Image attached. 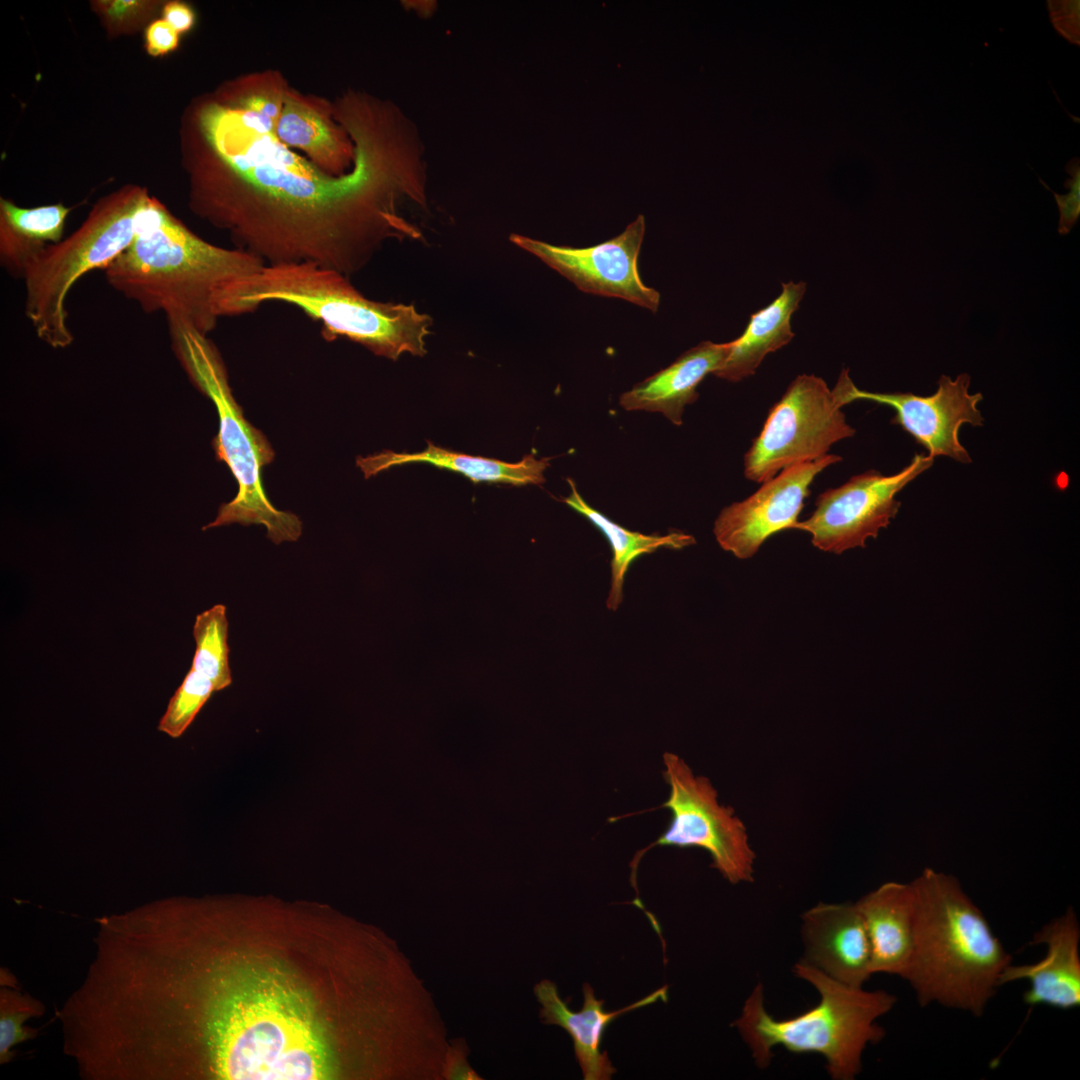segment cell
<instances>
[{
	"instance_id": "6da1fadb",
	"label": "cell",
	"mask_w": 1080,
	"mask_h": 1080,
	"mask_svg": "<svg viewBox=\"0 0 1080 1080\" xmlns=\"http://www.w3.org/2000/svg\"><path fill=\"white\" fill-rule=\"evenodd\" d=\"M200 123L221 168L196 176L194 207L265 264L313 262L348 276L402 233L397 200L415 198L418 173L390 127L351 122L353 168L336 176L229 106H207Z\"/></svg>"
},
{
	"instance_id": "7a4b0ae2",
	"label": "cell",
	"mask_w": 1080,
	"mask_h": 1080,
	"mask_svg": "<svg viewBox=\"0 0 1080 1080\" xmlns=\"http://www.w3.org/2000/svg\"><path fill=\"white\" fill-rule=\"evenodd\" d=\"M199 975L170 967L159 1002L193 997L188 1028L212 1078L326 1079L334 1058L311 997L277 967L245 966L220 957Z\"/></svg>"
},
{
	"instance_id": "3957f363",
	"label": "cell",
	"mask_w": 1080,
	"mask_h": 1080,
	"mask_svg": "<svg viewBox=\"0 0 1080 1080\" xmlns=\"http://www.w3.org/2000/svg\"><path fill=\"white\" fill-rule=\"evenodd\" d=\"M264 265L245 250L204 240L147 195L137 211L132 244L104 275L144 312L164 313L169 328L207 335L224 317L231 287Z\"/></svg>"
},
{
	"instance_id": "277c9868",
	"label": "cell",
	"mask_w": 1080,
	"mask_h": 1080,
	"mask_svg": "<svg viewBox=\"0 0 1080 1080\" xmlns=\"http://www.w3.org/2000/svg\"><path fill=\"white\" fill-rule=\"evenodd\" d=\"M910 883L914 942L902 979L921 1006L936 1003L980 1017L1012 956L954 876L925 868Z\"/></svg>"
},
{
	"instance_id": "5b68a950",
	"label": "cell",
	"mask_w": 1080,
	"mask_h": 1080,
	"mask_svg": "<svg viewBox=\"0 0 1080 1080\" xmlns=\"http://www.w3.org/2000/svg\"><path fill=\"white\" fill-rule=\"evenodd\" d=\"M295 305L322 325L332 341L345 337L391 360L426 354L432 319L410 304L383 303L362 295L347 276L313 262L265 264L236 282L225 317L251 313L266 302Z\"/></svg>"
},
{
	"instance_id": "8992f818",
	"label": "cell",
	"mask_w": 1080,
	"mask_h": 1080,
	"mask_svg": "<svg viewBox=\"0 0 1080 1080\" xmlns=\"http://www.w3.org/2000/svg\"><path fill=\"white\" fill-rule=\"evenodd\" d=\"M793 973L819 994L815 1006L791 1018L777 1019L765 1007L764 987L758 982L746 999L734 1026L750 1050L755 1065L767 1068L775 1047L795 1054H818L834 1080H853L862 1070L869 1044L885 1036L877 1020L895 1005V995L868 991L839 982L801 960Z\"/></svg>"
},
{
	"instance_id": "52a82bcc",
	"label": "cell",
	"mask_w": 1080,
	"mask_h": 1080,
	"mask_svg": "<svg viewBox=\"0 0 1080 1080\" xmlns=\"http://www.w3.org/2000/svg\"><path fill=\"white\" fill-rule=\"evenodd\" d=\"M174 351L194 385L215 405L219 431L212 445L216 458L227 464L238 483L236 496L224 503L215 520L203 530L239 523L261 524L275 544L296 541L302 534L297 515L278 510L263 488L262 469L275 456L264 434L244 417L228 381L223 360L214 344L190 328H169Z\"/></svg>"
},
{
	"instance_id": "ba28073f",
	"label": "cell",
	"mask_w": 1080,
	"mask_h": 1080,
	"mask_svg": "<svg viewBox=\"0 0 1080 1080\" xmlns=\"http://www.w3.org/2000/svg\"><path fill=\"white\" fill-rule=\"evenodd\" d=\"M147 191L124 188L101 200L82 225L37 254L26 268L24 311L40 340L54 348L73 341L66 302L89 272L105 270L133 242Z\"/></svg>"
},
{
	"instance_id": "9c48e42d",
	"label": "cell",
	"mask_w": 1080,
	"mask_h": 1080,
	"mask_svg": "<svg viewBox=\"0 0 1080 1080\" xmlns=\"http://www.w3.org/2000/svg\"><path fill=\"white\" fill-rule=\"evenodd\" d=\"M663 778L670 788L668 799L656 810L666 808L671 819L666 830L630 863L631 884L636 890V873L643 855L655 846L697 847L707 851L716 869L731 884L753 882L756 855L746 827L731 807L721 805L708 778L694 775L678 755L663 754ZM639 899V898H638Z\"/></svg>"
},
{
	"instance_id": "30bf717a",
	"label": "cell",
	"mask_w": 1080,
	"mask_h": 1080,
	"mask_svg": "<svg viewBox=\"0 0 1080 1080\" xmlns=\"http://www.w3.org/2000/svg\"><path fill=\"white\" fill-rule=\"evenodd\" d=\"M836 389L815 375H798L769 410L762 430L744 455V475L756 483L792 465L819 459L855 434Z\"/></svg>"
},
{
	"instance_id": "8fae6325",
	"label": "cell",
	"mask_w": 1080,
	"mask_h": 1080,
	"mask_svg": "<svg viewBox=\"0 0 1080 1080\" xmlns=\"http://www.w3.org/2000/svg\"><path fill=\"white\" fill-rule=\"evenodd\" d=\"M933 460L929 455L915 454L896 474L887 476L869 470L855 475L843 485L822 492L812 515L798 521L795 529L810 533L812 544L825 552L840 554L865 547L866 541L876 538L897 515L901 503L896 494L930 468Z\"/></svg>"
},
{
	"instance_id": "7c38bea8",
	"label": "cell",
	"mask_w": 1080,
	"mask_h": 1080,
	"mask_svg": "<svg viewBox=\"0 0 1080 1080\" xmlns=\"http://www.w3.org/2000/svg\"><path fill=\"white\" fill-rule=\"evenodd\" d=\"M645 228L644 216L638 215L619 235L584 248L553 245L519 234H512L510 241L585 293L624 299L655 313L660 293L643 283L638 269Z\"/></svg>"
},
{
	"instance_id": "4fadbf2b",
	"label": "cell",
	"mask_w": 1080,
	"mask_h": 1080,
	"mask_svg": "<svg viewBox=\"0 0 1080 1080\" xmlns=\"http://www.w3.org/2000/svg\"><path fill=\"white\" fill-rule=\"evenodd\" d=\"M839 379L847 404L867 400L892 407L895 416L891 422L924 446L930 457L946 456L960 463H971L969 453L959 441V429L963 424L980 426L983 417L977 408L982 394L969 393L968 374L962 373L954 380L942 375L936 392L930 396L860 390L852 382L848 369L842 370Z\"/></svg>"
},
{
	"instance_id": "5bb4252c",
	"label": "cell",
	"mask_w": 1080,
	"mask_h": 1080,
	"mask_svg": "<svg viewBox=\"0 0 1080 1080\" xmlns=\"http://www.w3.org/2000/svg\"><path fill=\"white\" fill-rule=\"evenodd\" d=\"M842 457L827 454L792 465L763 482L752 495L723 508L713 533L719 546L739 559L754 556L770 536L795 529L815 477Z\"/></svg>"
},
{
	"instance_id": "9a60e30c",
	"label": "cell",
	"mask_w": 1080,
	"mask_h": 1080,
	"mask_svg": "<svg viewBox=\"0 0 1080 1080\" xmlns=\"http://www.w3.org/2000/svg\"><path fill=\"white\" fill-rule=\"evenodd\" d=\"M801 960L844 984L863 987L871 972L870 942L855 903H818L801 916Z\"/></svg>"
},
{
	"instance_id": "2e32d148",
	"label": "cell",
	"mask_w": 1080,
	"mask_h": 1080,
	"mask_svg": "<svg viewBox=\"0 0 1080 1080\" xmlns=\"http://www.w3.org/2000/svg\"><path fill=\"white\" fill-rule=\"evenodd\" d=\"M1080 925L1076 912H1065L1033 934L1030 945L1044 944L1045 956L1036 963H1010L1002 972L999 985L1026 980L1029 988L1023 995L1028 1006L1047 1005L1062 1010L1080 1006Z\"/></svg>"
},
{
	"instance_id": "e0dca14e",
	"label": "cell",
	"mask_w": 1080,
	"mask_h": 1080,
	"mask_svg": "<svg viewBox=\"0 0 1080 1080\" xmlns=\"http://www.w3.org/2000/svg\"><path fill=\"white\" fill-rule=\"evenodd\" d=\"M195 653L182 683L170 698L157 729L180 737L216 691L231 685L226 606L216 604L198 614L193 626Z\"/></svg>"
},
{
	"instance_id": "ac0fdd59",
	"label": "cell",
	"mask_w": 1080,
	"mask_h": 1080,
	"mask_svg": "<svg viewBox=\"0 0 1080 1080\" xmlns=\"http://www.w3.org/2000/svg\"><path fill=\"white\" fill-rule=\"evenodd\" d=\"M534 993L542 1007L540 1010L542 1022L560 1026L572 1038L575 1057L584 1080H609L616 1073L607 1052L601 1051L604 1032L610 1023L632 1010L668 1000V986L666 985L625 1008L606 1011L605 1001L597 999L593 988L585 983L583 1006L581 1010L573 1011L560 997L556 984L547 979L535 985Z\"/></svg>"
},
{
	"instance_id": "d6986e66",
	"label": "cell",
	"mask_w": 1080,
	"mask_h": 1080,
	"mask_svg": "<svg viewBox=\"0 0 1080 1080\" xmlns=\"http://www.w3.org/2000/svg\"><path fill=\"white\" fill-rule=\"evenodd\" d=\"M730 348V342H700L669 366L622 393L620 406L627 411L658 412L671 423L681 425L685 406L698 399L699 384L723 366Z\"/></svg>"
},
{
	"instance_id": "ffe728a7",
	"label": "cell",
	"mask_w": 1080,
	"mask_h": 1080,
	"mask_svg": "<svg viewBox=\"0 0 1080 1080\" xmlns=\"http://www.w3.org/2000/svg\"><path fill=\"white\" fill-rule=\"evenodd\" d=\"M855 904L870 942L872 974L903 978L914 942L915 896L911 883H883Z\"/></svg>"
},
{
	"instance_id": "44dd1931",
	"label": "cell",
	"mask_w": 1080,
	"mask_h": 1080,
	"mask_svg": "<svg viewBox=\"0 0 1080 1080\" xmlns=\"http://www.w3.org/2000/svg\"><path fill=\"white\" fill-rule=\"evenodd\" d=\"M550 460V457L537 459L534 454H527L519 462L509 463L445 449L427 441V448L421 452L396 453L385 450L367 457L359 456L357 466L365 477L369 478L394 466L428 463L462 474L475 484L487 482L525 486L541 485L545 482L544 472L549 467Z\"/></svg>"
},
{
	"instance_id": "7402d4cb",
	"label": "cell",
	"mask_w": 1080,
	"mask_h": 1080,
	"mask_svg": "<svg viewBox=\"0 0 1080 1080\" xmlns=\"http://www.w3.org/2000/svg\"><path fill=\"white\" fill-rule=\"evenodd\" d=\"M805 290L804 282L783 283L779 296L751 314L743 333L730 341V352L714 375L730 382H739L755 374L766 355L787 345L794 337L791 316L797 310Z\"/></svg>"
},
{
	"instance_id": "603a6c76",
	"label": "cell",
	"mask_w": 1080,
	"mask_h": 1080,
	"mask_svg": "<svg viewBox=\"0 0 1080 1080\" xmlns=\"http://www.w3.org/2000/svg\"><path fill=\"white\" fill-rule=\"evenodd\" d=\"M276 136L288 147L304 151L321 170L342 175L355 152L325 109L300 94L287 91Z\"/></svg>"
},
{
	"instance_id": "cb8c5ba5",
	"label": "cell",
	"mask_w": 1080,
	"mask_h": 1080,
	"mask_svg": "<svg viewBox=\"0 0 1080 1080\" xmlns=\"http://www.w3.org/2000/svg\"><path fill=\"white\" fill-rule=\"evenodd\" d=\"M70 208L62 203L34 208L0 200V264L13 278L23 280L31 260L63 239Z\"/></svg>"
},
{
	"instance_id": "d4e9b609",
	"label": "cell",
	"mask_w": 1080,
	"mask_h": 1080,
	"mask_svg": "<svg viewBox=\"0 0 1080 1080\" xmlns=\"http://www.w3.org/2000/svg\"><path fill=\"white\" fill-rule=\"evenodd\" d=\"M567 481L571 486V493L562 501L598 529L612 549L611 585L606 601L609 610H617L622 603L626 573L638 557L661 548L679 550L696 542L693 536L680 531H673L666 535H647L630 531L590 506L578 492L575 483L571 479Z\"/></svg>"
},
{
	"instance_id": "484cf974",
	"label": "cell",
	"mask_w": 1080,
	"mask_h": 1080,
	"mask_svg": "<svg viewBox=\"0 0 1080 1080\" xmlns=\"http://www.w3.org/2000/svg\"><path fill=\"white\" fill-rule=\"evenodd\" d=\"M45 1013L44 1004L16 987L0 988V1063L12 1060V1048L37 1036V1030L24 1023Z\"/></svg>"
},
{
	"instance_id": "4316f807",
	"label": "cell",
	"mask_w": 1080,
	"mask_h": 1080,
	"mask_svg": "<svg viewBox=\"0 0 1080 1080\" xmlns=\"http://www.w3.org/2000/svg\"><path fill=\"white\" fill-rule=\"evenodd\" d=\"M287 91L277 76H256L244 83L229 107L257 116L276 130Z\"/></svg>"
},
{
	"instance_id": "83f0119b",
	"label": "cell",
	"mask_w": 1080,
	"mask_h": 1080,
	"mask_svg": "<svg viewBox=\"0 0 1080 1080\" xmlns=\"http://www.w3.org/2000/svg\"><path fill=\"white\" fill-rule=\"evenodd\" d=\"M1073 161L1069 169L1071 178L1066 183L1070 187V192L1065 195L1054 193L1060 211L1059 233L1061 234H1067L1070 231L1080 214V171L1078 159Z\"/></svg>"
},
{
	"instance_id": "f1b7e54d",
	"label": "cell",
	"mask_w": 1080,
	"mask_h": 1080,
	"mask_svg": "<svg viewBox=\"0 0 1080 1080\" xmlns=\"http://www.w3.org/2000/svg\"><path fill=\"white\" fill-rule=\"evenodd\" d=\"M179 42V33L164 19L152 22L146 30V47L153 56L164 55L174 50Z\"/></svg>"
},
{
	"instance_id": "f546056e",
	"label": "cell",
	"mask_w": 1080,
	"mask_h": 1080,
	"mask_svg": "<svg viewBox=\"0 0 1080 1080\" xmlns=\"http://www.w3.org/2000/svg\"><path fill=\"white\" fill-rule=\"evenodd\" d=\"M164 20L178 33L191 29L195 16L192 9L181 2H170L163 9Z\"/></svg>"
},
{
	"instance_id": "4dcf8cb0",
	"label": "cell",
	"mask_w": 1080,
	"mask_h": 1080,
	"mask_svg": "<svg viewBox=\"0 0 1080 1080\" xmlns=\"http://www.w3.org/2000/svg\"><path fill=\"white\" fill-rule=\"evenodd\" d=\"M443 1076L448 1079H478V1075L468 1066L462 1051L456 1049L449 1051L448 1060L443 1070Z\"/></svg>"
},
{
	"instance_id": "1f68e13d",
	"label": "cell",
	"mask_w": 1080,
	"mask_h": 1080,
	"mask_svg": "<svg viewBox=\"0 0 1080 1080\" xmlns=\"http://www.w3.org/2000/svg\"><path fill=\"white\" fill-rule=\"evenodd\" d=\"M141 7L138 1H112L106 4V12L114 19H123L137 12Z\"/></svg>"
}]
</instances>
